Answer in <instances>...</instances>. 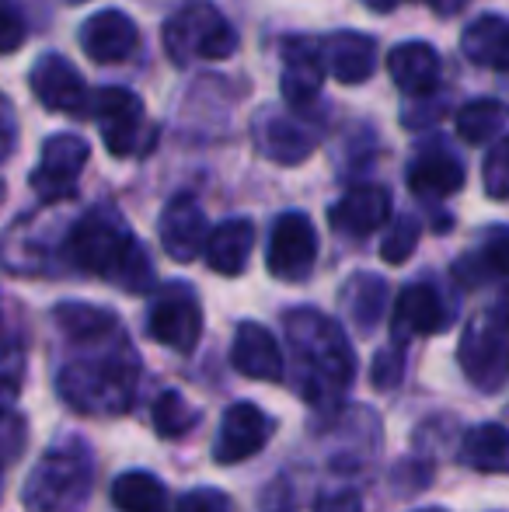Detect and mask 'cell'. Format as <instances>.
<instances>
[{"mask_svg": "<svg viewBox=\"0 0 509 512\" xmlns=\"http://www.w3.org/2000/svg\"><path fill=\"white\" fill-rule=\"evenodd\" d=\"M422 512H447V509H422Z\"/></svg>", "mask_w": 509, "mask_h": 512, "instance_id": "cell-44", "label": "cell"}, {"mask_svg": "<svg viewBox=\"0 0 509 512\" xmlns=\"http://www.w3.org/2000/svg\"><path fill=\"white\" fill-rule=\"evenodd\" d=\"M325 56H321V42L314 39H293L283 42V77H279V88H283V102L293 108L311 105L321 95V84H325Z\"/></svg>", "mask_w": 509, "mask_h": 512, "instance_id": "cell-14", "label": "cell"}, {"mask_svg": "<svg viewBox=\"0 0 509 512\" xmlns=\"http://www.w3.org/2000/svg\"><path fill=\"white\" fill-rule=\"evenodd\" d=\"M387 74L405 95L426 98L440 84V53L429 42H401L387 53Z\"/></svg>", "mask_w": 509, "mask_h": 512, "instance_id": "cell-19", "label": "cell"}, {"mask_svg": "<svg viewBox=\"0 0 509 512\" xmlns=\"http://www.w3.org/2000/svg\"><path fill=\"white\" fill-rule=\"evenodd\" d=\"M18 147V115H14V102L0 91V164L14 154Z\"/></svg>", "mask_w": 509, "mask_h": 512, "instance_id": "cell-37", "label": "cell"}, {"mask_svg": "<svg viewBox=\"0 0 509 512\" xmlns=\"http://www.w3.org/2000/svg\"><path fill=\"white\" fill-rule=\"evenodd\" d=\"M482 262L489 272L509 276V227H492L482 241Z\"/></svg>", "mask_w": 509, "mask_h": 512, "instance_id": "cell-36", "label": "cell"}, {"mask_svg": "<svg viewBox=\"0 0 509 512\" xmlns=\"http://www.w3.org/2000/svg\"><path fill=\"white\" fill-rule=\"evenodd\" d=\"M63 251L77 269L112 279L126 293H147L154 286V265H150L143 244L129 234L116 206H91L70 227Z\"/></svg>", "mask_w": 509, "mask_h": 512, "instance_id": "cell-2", "label": "cell"}, {"mask_svg": "<svg viewBox=\"0 0 509 512\" xmlns=\"http://www.w3.org/2000/svg\"><path fill=\"white\" fill-rule=\"evenodd\" d=\"M88 115L98 122L105 150H109L112 157H143L154 150L157 126L147 119L143 102L133 95V91L119 88V84L102 88L95 98H91Z\"/></svg>", "mask_w": 509, "mask_h": 512, "instance_id": "cell-7", "label": "cell"}, {"mask_svg": "<svg viewBox=\"0 0 509 512\" xmlns=\"http://www.w3.org/2000/svg\"><path fill=\"white\" fill-rule=\"evenodd\" d=\"M60 331L70 338L74 345H88V342H102V338L119 335V317L112 310L91 307V304H60L53 310Z\"/></svg>", "mask_w": 509, "mask_h": 512, "instance_id": "cell-27", "label": "cell"}, {"mask_svg": "<svg viewBox=\"0 0 509 512\" xmlns=\"http://www.w3.org/2000/svg\"><path fill=\"white\" fill-rule=\"evenodd\" d=\"M464 185V164L450 150L429 147L408 164V189L422 199H443L454 196Z\"/></svg>", "mask_w": 509, "mask_h": 512, "instance_id": "cell-22", "label": "cell"}, {"mask_svg": "<svg viewBox=\"0 0 509 512\" xmlns=\"http://www.w3.org/2000/svg\"><path fill=\"white\" fill-rule=\"evenodd\" d=\"M314 512H363V502L356 492H339V495H325Z\"/></svg>", "mask_w": 509, "mask_h": 512, "instance_id": "cell-39", "label": "cell"}, {"mask_svg": "<svg viewBox=\"0 0 509 512\" xmlns=\"http://www.w3.org/2000/svg\"><path fill=\"white\" fill-rule=\"evenodd\" d=\"M14 398H18V380H14L11 373H0V418L11 411Z\"/></svg>", "mask_w": 509, "mask_h": 512, "instance_id": "cell-40", "label": "cell"}, {"mask_svg": "<svg viewBox=\"0 0 509 512\" xmlns=\"http://www.w3.org/2000/svg\"><path fill=\"white\" fill-rule=\"evenodd\" d=\"M28 84H32L35 98H39L46 108L63 115H81L91 108L88 98V84H84L81 70L60 53H46L35 60L32 74H28Z\"/></svg>", "mask_w": 509, "mask_h": 512, "instance_id": "cell-12", "label": "cell"}, {"mask_svg": "<svg viewBox=\"0 0 509 512\" xmlns=\"http://www.w3.org/2000/svg\"><path fill=\"white\" fill-rule=\"evenodd\" d=\"M429 7H433L436 14H443V18H450V14L464 11V7L471 4V0H426Z\"/></svg>", "mask_w": 509, "mask_h": 512, "instance_id": "cell-41", "label": "cell"}, {"mask_svg": "<svg viewBox=\"0 0 509 512\" xmlns=\"http://www.w3.org/2000/svg\"><path fill=\"white\" fill-rule=\"evenodd\" d=\"M461 460L485 474H509V429L499 422H485L464 432Z\"/></svg>", "mask_w": 509, "mask_h": 512, "instance_id": "cell-25", "label": "cell"}, {"mask_svg": "<svg viewBox=\"0 0 509 512\" xmlns=\"http://www.w3.org/2000/svg\"><path fill=\"white\" fill-rule=\"evenodd\" d=\"M21 450H25V425H21V418H14L7 411L0 418V460H14Z\"/></svg>", "mask_w": 509, "mask_h": 512, "instance_id": "cell-38", "label": "cell"}, {"mask_svg": "<svg viewBox=\"0 0 509 512\" xmlns=\"http://www.w3.org/2000/svg\"><path fill=\"white\" fill-rule=\"evenodd\" d=\"M164 53L175 67H189L192 60H231L238 53V32L210 0H192L164 25Z\"/></svg>", "mask_w": 509, "mask_h": 512, "instance_id": "cell-5", "label": "cell"}, {"mask_svg": "<svg viewBox=\"0 0 509 512\" xmlns=\"http://www.w3.org/2000/svg\"><path fill=\"white\" fill-rule=\"evenodd\" d=\"M112 502L119 512H161L164 485L147 471H126L112 481Z\"/></svg>", "mask_w": 509, "mask_h": 512, "instance_id": "cell-29", "label": "cell"}, {"mask_svg": "<svg viewBox=\"0 0 509 512\" xmlns=\"http://www.w3.org/2000/svg\"><path fill=\"white\" fill-rule=\"evenodd\" d=\"M77 356L56 377V391L84 415H123L136 398L140 363L129 352L123 331L102 342L77 345Z\"/></svg>", "mask_w": 509, "mask_h": 512, "instance_id": "cell-3", "label": "cell"}, {"mask_svg": "<svg viewBox=\"0 0 509 512\" xmlns=\"http://www.w3.org/2000/svg\"><path fill=\"white\" fill-rule=\"evenodd\" d=\"M210 223L192 196H175L161 213V244L175 262H192L206 251Z\"/></svg>", "mask_w": 509, "mask_h": 512, "instance_id": "cell-16", "label": "cell"}, {"mask_svg": "<svg viewBox=\"0 0 509 512\" xmlns=\"http://www.w3.org/2000/svg\"><path fill=\"white\" fill-rule=\"evenodd\" d=\"M509 122V105L496 102V98H478V102H468L457 108L454 126L457 136H461L468 147H482V143H492L503 126Z\"/></svg>", "mask_w": 509, "mask_h": 512, "instance_id": "cell-28", "label": "cell"}, {"mask_svg": "<svg viewBox=\"0 0 509 512\" xmlns=\"http://www.w3.org/2000/svg\"><path fill=\"white\" fill-rule=\"evenodd\" d=\"M450 321H454V310L443 304L440 290L429 283H412L401 290L398 304H394L391 331L394 342L405 345L408 338L440 335V331L450 328Z\"/></svg>", "mask_w": 509, "mask_h": 512, "instance_id": "cell-13", "label": "cell"}, {"mask_svg": "<svg viewBox=\"0 0 509 512\" xmlns=\"http://www.w3.org/2000/svg\"><path fill=\"white\" fill-rule=\"evenodd\" d=\"M269 436H272V418L258 405H252V401H238V405H231L224 411V418H220L213 460L224 467H234L241 460L262 453Z\"/></svg>", "mask_w": 509, "mask_h": 512, "instance_id": "cell-11", "label": "cell"}, {"mask_svg": "<svg viewBox=\"0 0 509 512\" xmlns=\"http://www.w3.org/2000/svg\"><path fill=\"white\" fill-rule=\"evenodd\" d=\"M77 39H81L84 56L95 60L98 67H105V63H123L136 53V46H140V32H136L133 18H129L126 11H116V7L91 14L81 25V32H77Z\"/></svg>", "mask_w": 509, "mask_h": 512, "instance_id": "cell-15", "label": "cell"}, {"mask_svg": "<svg viewBox=\"0 0 509 512\" xmlns=\"http://www.w3.org/2000/svg\"><path fill=\"white\" fill-rule=\"evenodd\" d=\"M147 335L175 352H192L203 335V307L192 286L168 283L147 310Z\"/></svg>", "mask_w": 509, "mask_h": 512, "instance_id": "cell-8", "label": "cell"}, {"mask_svg": "<svg viewBox=\"0 0 509 512\" xmlns=\"http://www.w3.org/2000/svg\"><path fill=\"white\" fill-rule=\"evenodd\" d=\"M461 49L475 67L509 74V21L499 14H482L461 35Z\"/></svg>", "mask_w": 509, "mask_h": 512, "instance_id": "cell-24", "label": "cell"}, {"mask_svg": "<svg viewBox=\"0 0 509 512\" xmlns=\"http://www.w3.org/2000/svg\"><path fill=\"white\" fill-rule=\"evenodd\" d=\"M150 418H154V429L161 432V436H168V439L185 436L192 425H199V411L192 408L178 391H164L161 398L154 401Z\"/></svg>", "mask_w": 509, "mask_h": 512, "instance_id": "cell-30", "label": "cell"}, {"mask_svg": "<svg viewBox=\"0 0 509 512\" xmlns=\"http://www.w3.org/2000/svg\"><path fill=\"white\" fill-rule=\"evenodd\" d=\"M88 143L84 136L74 133H56L46 140L42 157L32 171V189L39 192V199L46 203H63V199H74L77 182H81V171L88 164Z\"/></svg>", "mask_w": 509, "mask_h": 512, "instance_id": "cell-9", "label": "cell"}, {"mask_svg": "<svg viewBox=\"0 0 509 512\" xmlns=\"http://www.w3.org/2000/svg\"><path fill=\"white\" fill-rule=\"evenodd\" d=\"M175 512H234V502L220 488H196V492H185L178 499Z\"/></svg>", "mask_w": 509, "mask_h": 512, "instance_id": "cell-35", "label": "cell"}, {"mask_svg": "<svg viewBox=\"0 0 509 512\" xmlns=\"http://www.w3.org/2000/svg\"><path fill=\"white\" fill-rule=\"evenodd\" d=\"M255 140H258V150L276 164H304L307 157L314 154V147H318V136H314L304 122L290 119V115H276V112H265L262 119H258Z\"/></svg>", "mask_w": 509, "mask_h": 512, "instance_id": "cell-20", "label": "cell"}, {"mask_svg": "<svg viewBox=\"0 0 509 512\" xmlns=\"http://www.w3.org/2000/svg\"><path fill=\"white\" fill-rule=\"evenodd\" d=\"M405 377V352L394 342L391 349H381L374 356V366H370V380H374L377 391H394Z\"/></svg>", "mask_w": 509, "mask_h": 512, "instance_id": "cell-34", "label": "cell"}, {"mask_svg": "<svg viewBox=\"0 0 509 512\" xmlns=\"http://www.w3.org/2000/svg\"><path fill=\"white\" fill-rule=\"evenodd\" d=\"M415 244H419V220H415V216H398L384 234L381 258L387 265H401L412 258Z\"/></svg>", "mask_w": 509, "mask_h": 512, "instance_id": "cell-31", "label": "cell"}, {"mask_svg": "<svg viewBox=\"0 0 509 512\" xmlns=\"http://www.w3.org/2000/svg\"><path fill=\"white\" fill-rule=\"evenodd\" d=\"M318 262V230L304 213H283L272 223L265 265L283 283H304Z\"/></svg>", "mask_w": 509, "mask_h": 512, "instance_id": "cell-10", "label": "cell"}, {"mask_svg": "<svg viewBox=\"0 0 509 512\" xmlns=\"http://www.w3.org/2000/svg\"><path fill=\"white\" fill-rule=\"evenodd\" d=\"M321 56L335 81L363 84L377 67V42L363 32H332L321 42Z\"/></svg>", "mask_w": 509, "mask_h": 512, "instance_id": "cell-21", "label": "cell"}, {"mask_svg": "<svg viewBox=\"0 0 509 512\" xmlns=\"http://www.w3.org/2000/svg\"><path fill=\"white\" fill-rule=\"evenodd\" d=\"M391 220V192L384 185H356L328 209V223L342 237H370Z\"/></svg>", "mask_w": 509, "mask_h": 512, "instance_id": "cell-17", "label": "cell"}, {"mask_svg": "<svg viewBox=\"0 0 509 512\" xmlns=\"http://www.w3.org/2000/svg\"><path fill=\"white\" fill-rule=\"evenodd\" d=\"M91 478H95L91 450L77 439H63L32 467L21 502L28 512H77L91 492Z\"/></svg>", "mask_w": 509, "mask_h": 512, "instance_id": "cell-4", "label": "cell"}, {"mask_svg": "<svg viewBox=\"0 0 509 512\" xmlns=\"http://www.w3.org/2000/svg\"><path fill=\"white\" fill-rule=\"evenodd\" d=\"M457 363L478 391H503L509 380V317L503 310H482L464 324Z\"/></svg>", "mask_w": 509, "mask_h": 512, "instance_id": "cell-6", "label": "cell"}, {"mask_svg": "<svg viewBox=\"0 0 509 512\" xmlns=\"http://www.w3.org/2000/svg\"><path fill=\"white\" fill-rule=\"evenodd\" d=\"M482 185L489 199H509V136H503L499 143H492L489 157H485L482 168Z\"/></svg>", "mask_w": 509, "mask_h": 512, "instance_id": "cell-32", "label": "cell"}, {"mask_svg": "<svg viewBox=\"0 0 509 512\" xmlns=\"http://www.w3.org/2000/svg\"><path fill=\"white\" fill-rule=\"evenodd\" d=\"M231 363H234V370H238L241 377L265 380V384L279 380V377H283V370H286L283 349H279L276 335H272V331L265 328V324H258V321L238 324V331H234V345H231Z\"/></svg>", "mask_w": 509, "mask_h": 512, "instance_id": "cell-18", "label": "cell"}, {"mask_svg": "<svg viewBox=\"0 0 509 512\" xmlns=\"http://www.w3.org/2000/svg\"><path fill=\"white\" fill-rule=\"evenodd\" d=\"M499 310H503V314L509 317V290L503 293V297H499Z\"/></svg>", "mask_w": 509, "mask_h": 512, "instance_id": "cell-43", "label": "cell"}, {"mask_svg": "<svg viewBox=\"0 0 509 512\" xmlns=\"http://www.w3.org/2000/svg\"><path fill=\"white\" fill-rule=\"evenodd\" d=\"M283 324L300 398H307L318 411L339 408L342 394L356 377V356L342 324L314 307L290 310Z\"/></svg>", "mask_w": 509, "mask_h": 512, "instance_id": "cell-1", "label": "cell"}, {"mask_svg": "<svg viewBox=\"0 0 509 512\" xmlns=\"http://www.w3.org/2000/svg\"><path fill=\"white\" fill-rule=\"evenodd\" d=\"M25 14H21L18 0H0V56H11L25 46Z\"/></svg>", "mask_w": 509, "mask_h": 512, "instance_id": "cell-33", "label": "cell"}, {"mask_svg": "<svg viewBox=\"0 0 509 512\" xmlns=\"http://www.w3.org/2000/svg\"><path fill=\"white\" fill-rule=\"evenodd\" d=\"M255 248V227L252 220H224L217 230H210V241H206V265H210L217 276H241L252 258Z\"/></svg>", "mask_w": 509, "mask_h": 512, "instance_id": "cell-23", "label": "cell"}, {"mask_svg": "<svg viewBox=\"0 0 509 512\" xmlns=\"http://www.w3.org/2000/svg\"><path fill=\"white\" fill-rule=\"evenodd\" d=\"M363 4H367L374 14H391L394 7H398V4H405V0H363Z\"/></svg>", "mask_w": 509, "mask_h": 512, "instance_id": "cell-42", "label": "cell"}, {"mask_svg": "<svg viewBox=\"0 0 509 512\" xmlns=\"http://www.w3.org/2000/svg\"><path fill=\"white\" fill-rule=\"evenodd\" d=\"M342 310H346V317L363 335H370L387 310V283L381 276H374V272L353 276L342 286Z\"/></svg>", "mask_w": 509, "mask_h": 512, "instance_id": "cell-26", "label": "cell"}]
</instances>
